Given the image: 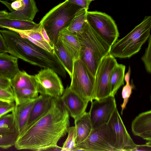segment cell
<instances>
[{"label":"cell","instance_id":"cell-8","mask_svg":"<svg viewBox=\"0 0 151 151\" xmlns=\"http://www.w3.org/2000/svg\"><path fill=\"white\" fill-rule=\"evenodd\" d=\"M37 91L40 95L60 98L64 88L58 75L49 68H44L34 75Z\"/></svg>","mask_w":151,"mask_h":151},{"label":"cell","instance_id":"cell-19","mask_svg":"<svg viewBox=\"0 0 151 151\" xmlns=\"http://www.w3.org/2000/svg\"><path fill=\"white\" fill-rule=\"evenodd\" d=\"M24 2L22 9L8 13L6 18L33 21L38 10L34 0H22Z\"/></svg>","mask_w":151,"mask_h":151},{"label":"cell","instance_id":"cell-27","mask_svg":"<svg viewBox=\"0 0 151 151\" xmlns=\"http://www.w3.org/2000/svg\"><path fill=\"white\" fill-rule=\"evenodd\" d=\"M15 105H18L38 96L37 91L27 88H18L13 90Z\"/></svg>","mask_w":151,"mask_h":151},{"label":"cell","instance_id":"cell-32","mask_svg":"<svg viewBox=\"0 0 151 151\" xmlns=\"http://www.w3.org/2000/svg\"><path fill=\"white\" fill-rule=\"evenodd\" d=\"M0 101L9 103L15 102L14 94L12 87L6 89L0 88Z\"/></svg>","mask_w":151,"mask_h":151},{"label":"cell","instance_id":"cell-33","mask_svg":"<svg viewBox=\"0 0 151 151\" xmlns=\"http://www.w3.org/2000/svg\"><path fill=\"white\" fill-rule=\"evenodd\" d=\"M15 107V102H6L0 104V117L12 112L14 110Z\"/></svg>","mask_w":151,"mask_h":151},{"label":"cell","instance_id":"cell-2","mask_svg":"<svg viewBox=\"0 0 151 151\" xmlns=\"http://www.w3.org/2000/svg\"><path fill=\"white\" fill-rule=\"evenodd\" d=\"M80 44V59L95 77L101 59L108 54L111 46L87 22L82 31L76 34Z\"/></svg>","mask_w":151,"mask_h":151},{"label":"cell","instance_id":"cell-25","mask_svg":"<svg viewBox=\"0 0 151 151\" xmlns=\"http://www.w3.org/2000/svg\"><path fill=\"white\" fill-rule=\"evenodd\" d=\"M88 11L82 8L79 10L70 24L65 28L67 30L76 35L81 32L87 22L86 16Z\"/></svg>","mask_w":151,"mask_h":151},{"label":"cell","instance_id":"cell-36","mask_svg":"<svg viewBox=\"0 0 151 151\" xmlns=\"http://www.w3.org/2000/svg\"><path fill=\"white\" fill-rule=\"evenodd\" d=\"M11 87L10 79L0 76V88L6 89Z\"/></svg>","mask_w":151,"mask_h":151},{"label":"cell","instance_id":"cell-7","mask_svg":"<svg viewBox=\"0 0 151 151\" xmlns=\"http://www.w3.org/2000/svg\"><path fill=\"white\" fill-rule=\"evenodd\" d=\"M88 23L110 46L117 41L119 33L113 19L107 14L98 11L87 12Z\"/></svg>","mask_w":151,"mask_h":151},{"label":"cell","instance_id":"cell-6","mask_svg":"<svg viewBox=\"0 0 151 151\" xmlns=\"http://www.w3.org/2000/svg\"><path fill=\"white\" fill-rule=\"evenodd\" d=\"M73 151H118L112 134L106 124L92 129L88 137Z\"/></svg>","mask_w":151,"mask_h":151},{"label":"cell","instance_id":"cell-28","mask_svg":"<svg viewBox=\"0 0 151 151\" xmlns=\"http://www.w3.org/2000/svg\"><path fill=\"white\" fill-rule=\"evenodd\" d=\"M131 68L129 66L128 71L125 75L124 79L126 82V85L122 89V95L123 99V102L121 105V114H123L124 110L128 102L129 99L132 93V90L134 88V86L131 81L130 84V78L131 74Z\"/></svg>","mask_w":151,"mask_h":151},{"label":"cell","instance_id":"cell-41","mask_svg":"<svg viewBox=\"0 0 151 151\" xmlns=\"http://www.w3.org/2000/svg\"><path fill=\"white\" fill-rule=\"evenodd\" d=\"M88 0L91 2L92 1H94L95 0Z\"/></svg>","mask_w":151,"mask_h":151},{"label":"cell","instance_id":"cell-5","mask_svg":"<svg viewBox=\"0 0 151 151\" xmlns=\"http://www.w3.org/2000/svg\"><path fill=\"white\" fill-rule=\"evenodd\" d=\"M71 78L70 89L85 102L92 101L95 77L80 59L73 61Z\"/></svg>","mask_w":151,"mask_h":151},{"label":"cell","instance_id":"cell-39","mask_svg":"<svg viewBox=\"0 0 151 151\" xmlns=\"http://www.w3.org/2000/svg\"><path fill=\"white\" fill-rule=\"evenodd\" d=\"M8 13L6 10L0 11V19L6 18Z\"/></svg>","mask_w":151,"mask_h":151},{"label":"cell","instance_id":"cell-16","mask_svg":"<svg viewBox=\"0 0 151 151\" xmlns=\"http://www.w3.org/2000/svg\"><path fill=\"white\" fill-rule=\"evenodd\" d=\"M41 29L42 26L39 23L38 26L29 30L9 29L17 32L22 37L26 38L34 44L51 53H55L54 47L48 43L43 38L42 35Z\"/></svg>","mask_w":151,"mask_h":151},{"label":"cell","instance_id":"cell-21","mask_svg":"<svg viewBox=\"0 0 151 151\" xmlns=\"http://www.w3.org/2000/svg\"><path fill=\"white\" fill-rule=\"evenodd\" d=\"M10 81L13 90L27 88L37 91L34 75H29L25 71L20 70Z\"/></svg>","mask_w":151,"mask_h":151},{"label":"cell","instance_id":"cell-23","mask_svg":"<svg viewBox=\"0 0 151 151\" xmlns=\"http://www.w3.org/2000/svg\"><path fill=\"white\" fill-rule=\"evenodd\" d=\"M54 48L56 54L71 78L73 63L72 58L58 39L54 45Z\"/></svg>","mask_w":151,"mask_h":151},{"label":"cell","instance_id":"cell-4","mask_svg":"<svg viewBox=\"0 0 151 151\" xmlns=\"http://www.w3.org/2000/svg\"><path fill=\"white\" fill-rule=\"evenodd\" d=\"M81 8L65 0L53 8L42 19L39 23L54 45L58 40L60 31L68 26Z\"/></svg>","mask_w":151,"mask_h":151},{"label":"cell","instance_id":"cell-18","mask_svg":"<svg viewBox=\"0 0 151 151\" xmlns=\"http://www.w3.org/2000/svg\"><path fill=\"white\" fill-rule=\"evenodd\" d=\"M7 53H0V76L10 79L20 70L18 58Z\"/></svg>","mask_w":151,"mask_h":151},{"label":"cell","instance_id":"cell-15","mask_svg":"<svg viewBox=\"0 0 151 151\" xmlns=\"http://www.w3.org/2000/svg\"><path fill=\"white\" fill-rule=\"evenodd\" d=\"M58 39L61 42L73 61L80 59L81 45L76 35L68 32L65 28L59 32Z\"/></svg>","mask_w":151,"mask_h":151},{"label":"cell","instance_id":"cell-22","mask_svg":"<svg viewBox=\"0 0 151 151\" xmlns=\"http://www.w3.org/2000/svg\"><path fill=\"white\" fill-rule=\"evenodd\" d=\"M125 68L124 65L118 63L112 71L109 83L110 96L114 97L119 88L124 85Z\"/></svg>","mask_w":151,"mask_h":151},{"label":"cell","instance_id":"cell-40","mask_svg":"<svg viewBox=\"0 0 151 151\" xmlns=\"http://www.w3.org/2000/svg\"><path fill=\"white\" fill-rule=\"evenodd\" d=\"M6 102H7L3 101H0V104H4V103H5Z\"/></svg>","mask_w":151,"mask_h":151},{"label":"cell","instance_id":"cell-14","mask_svg":"<svg viewBox=\"0 0 151 151\" xmlns=\"http://www.w3.org/2000/svg\"><path fill=\"white\" fill-rule=\"evenodd\" d=\"M52 99L45 95L38 96L32 108L24 129L33 124L48 111L51 106Z\"/></svg>","mask_w":151,"mask_h":151},{"label":"cell","instance_id":"cell-34","mask_svg":"<svg viewBox=\"0 0 151 151\" xmlns=\"http://www.w3.org/2000/svg\"><path fill=\"white\" fill-rule=\"evenodd\" d=\"M68 2L77 5L88 11L91 1L88 0H66Z\"/></svg>","mask_w":151,"mask_h":151},{"label":"cell","instance_id":"cell-42","mask_svg":"<svg viewBox=\"0 0 151 151\" xmlns=\"http://www.w3.org/2000/svg\"><path fill=\"white\" fill-rule=\"evenodd\" d=\"M10 0V1H14L16 0Z\"/></svg>","mask_w":151,"mask_h":151},{"label":"cell","instance_id":"cell-37","mask_svg":"<svg viewBox=\"0 0 151 151\" xmlns=\"http://www.w3.org/2000/svg\"><path fill=\"white\" fill-rule=\"evenodd\" d=\"M8 50L4 38L0 32V53H8Z\"/></svg>","mask_w":151,"mask_h":151},{"label":"cell","instance_id":"cell-26","mask_svg":"<svg viewBox=\"0 0 151 151\" xmlns=\"http://www.w3.org/2000/svg\"><path fill=\"white\" fill-rule=\"evenodd\" d=\"M18 132L14 111L0 117V133H13Z\"/></svg>","mask_w":151,"mask_h":151},{"label":"cell","instance_id":"cell-29","mask_svg":"<svg viewBox=\"0 0 151 151\" xmlns=\"http://www.w3.org/2000/svg\"><path fill=\"white\" fill-rule=\"evenodd\" d=\"M18 132L0 133V148L7 149L14 146L18 137Z\"/></svg>","mask_w":151,"mask_h":151},{"label":"cell","instance_id":"cell-3","mask_svg":"<svg viewBox=\"0 0 151 151\" xmlns=\"http://www.w3.org/2000/svg\"><path fill=\"white\" fill-rule=\"evenodd\" d=\"M151 17L143 20L123 38L117 40L111 47L109 53L115 58H129L137 53L151 35Z\"/></svg>","mask_w":151,"mask_h":151},{"label":"cell","instance_id":"cell-9","mask_svg":"<svg viewBox=\"0 0 151 151\" xmlns=\"http://www.w3.org/2000/svg\"><path fill=\"white\" fill-rule=\"evenodd\" d=\"M117 63L115 58L109 53L101 59L95 76L93 100L110 96L109 78L112 71Z\"/></svg>","mask_w":151,"mask_h":151},{"label":"cell","instance_id":"cell-35","mask_svg":"<svg viewBox=\"0 0 151 151\" xmlns=\"http://www.w3.org/2000/svg\"><path fill=\"white\" fill-rule=\"evenodd\" d=\"M151 151V141H147L145 144L137 145L132 151Z\"/></svg>","mask_w":151,"mask_h":151},{"label":"cell","instance_id":"cell-17","mask_svg":"<svg viewBox=\"0 0 151 151\" xmlns=\"http://www.w3.org/2000/svg\"><path fill=\"white\" fill-rule=\"evenodd\" d=\"M37 98L19 104H15L14 111L19 135L22 132L26 125L31 109Z\"/></svg>","mask_w":151,"mask_h":151},{"label":"cell","instance_id":"cell-38","mask_svg":"<svg viewBox=\"0 0 151 151\" xmlns=\"http://www.w3.org/2000/svg\"><path fill=\"white\" fill-rule=\"evenodd\" d=\"M41 33L44 40L52 47H54V45L52 43L49 38L44 28L42 27Z\"/></svg>","mask_w":151,"mask_h":151},{"label":"cell","instance_id":"cell-31","mask_svg":"<svg viewBox=\"0 0 151 151\" xmlns=\"http://www.w3.org/2000/svg\"><path fill=\"white\" fill-rule=\"evenodd\" d=\"M148 44L144 54L141 58L147 72L150 73L151 72V36H149L148 39Z\"/></svg>","mask_w":151,"mask_h":151},{"label":"cell","instance_id":"cell-24","mask_svg":"<svg viewBox=\"0 0 151 151\" xmlns=\"http://www.w3.org/2000/svg\"><path fill=\"white\" fill-rule=\"evenodd\" d=\"M33 21L4 18L0 19V27L8 29H13L26 30L32 29L38 26Z\"/></svg>","mask_w":151,"mask_h":151},{"label":"cell","instance_id":"cell-1","mask_svg":"<svg viewBox=\"0 0 151 151\" xmlns=\"http://www.w3.org/2000/svg\"><path fill=\"white\" fill-rule=\"evenodd\" d=\"M70 124V115L60 98H52L49 110L23 130L18 135L14 146L19 150L56 148L61 150V147L57 143L68 133Z\"/></svg>","mask_w":151,"mask_h":151},{"label":"cell","instance_id":"cell-10","mask_svg":"<svg viewBox=\"0 0 151 151\" xmlns=\"http://www.w3.org/2000/svg\"><path fill=\"white\" fill-rule=\"evenodd\" d=\"M91 102L88 112L93 129L97 128L109 122L116 108L114 97L109 96Z\"/></svg>","mask_w":151,"mask_h":151},{"label":"cell","instance_id":"cell-13","mask_svg":"<svg viewBox=\"0 0 151 151\" xmlns=\"http://www.w3.org/2000/svg\"><path fill=\"white\" fill-rule=\"evenodd\" d=\"M131 129L133 134L151 141V110L142 112L133 120Z\"/></svg>","mask_w":151,"mask_h":151},{"label":"cell","instance_id":"cell-12","mask_svg":"<svg viewBox=\"0 0 151 151\" xmlns=\"http://www.w3.org/2000/svg\"><path fill=\"white\" fill-rule=\"evenodd\" d=\"M69 115L74 121L85 112L88 103L72 91L67 86L60 97Z\"/></svg>","mask_w":151,"mask_h":151},{"label":"cell","instance_id":"cell-30","mask_svg":"<svg viewBox=\"0 0 151 151\" xmlns=\"http://www.w3.org/2000/svg\"><path fill=\"white\" fill-rule=\"evenodd\" d=\"M68 133L67 137L61 147V151H73L76 145V130L75 126L70 127Z\"/></svg>","mask_w":151,"mask_h":151},{"label":"cell","instance_id":"cell-11","mask_svg":"<svg viewBox=\"0 0 151 151\" xmlns=\"http://www.w3.org/2000/svg\"><path fill=\"white\" fill-rule=\"evenodd\" d=\"M107 124L114 136L118 151H132L137 144L127 131L117 107Z\"/></svg>","mask_w":151,"mask_h":151},{"label":"cell","instance_id":"cell-20","mask_svg":"<svg viewBox=\"0 0 151 151\" xmlns=\"http://www.w3.org/2000/svg\"><path fill=\"white\" fill-rule=\"evenodd\" d=\"M76 130V145L84 140L89 135L92 127L88 112H85L74 121Z\"/></svg>","mask_w":151,"mask_h":151}]
</instances>
